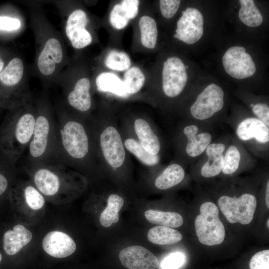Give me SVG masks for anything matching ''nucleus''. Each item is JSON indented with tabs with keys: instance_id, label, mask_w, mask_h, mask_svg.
<instances>
[{
	"instance_id": "4be33fe9",
	"label": "nucleus",
	"mask_w": 269,
	"mask_h": 269,
	"mask_svg": "<svg viewBox=\"0 0 269 269\" xmlns=\"http://www.w3.org/2000/svg\"><path fill=\"white\" fill-rule=\"evenodd\" d=\"M97 90L101 92H108L121 97H127L125 93L122 79L112 71H103L95 78Z\"/></svg>"
},
{
	"instance_id": "4c0bfd02",
	"label": "nucleus",
	"mask_w": 269,
	"mask_h": 269,
	"mask_svg": "<svg viewBox=\"0 0 269 269\" xmlns=\"http://www.w3.org/2000/svg\"><path fill=\"white\" fill-rule=\"evenodd\" d=\"M8 186V178L5 174L0 170V196L3 195L7 191Z\"/></svg>"
},
{
	"instance_id": "ea45409f",
	"label": "nucleus",
	"mask_w": 269,
	"mask_h": 269,
	"mask_svg": "<svg viewBox=\"0 0 269 269\" xmlns=\"http://www.w3.org/2000/svg\"><path fill=\"white\" fill-rule=\"evenodd\" d=\"M4 63L0 56V73L4 69Z\"/></svg>"
},
{
	"instance_id": "72a5a7b5",
	"label": "nucleus",
	"mask_w": 269,
	"mask_h": 269,
	"mask_svg": "<svg viewBox=\"0 0 269 269\" xmlns=\"http://www.w3.org/2000/svg\"><path fill=\"white\" fill-rule=\"evenodd\" d=\"M181 3L179 0H160L159 7L162 15L165 18L173 17L177 13Z\"/></svg>"
},
{
	"instance_id": "f257e3e1",
	"label": "nucleus",
	"mask_w": 269,
	"mask_h": 269,
	"mask_svg": "<svg viewBox=\"0 0 269 269\" xmlns=\"http://www.w3.org/2000/svg\"><path fill=\"white\" fill-rule=\"evenodd\" d=\"M11 110L0 128V152L13 164L21 157L31 140L36 109L32 103Z\"/></svg>"
},
{
	"instance_id": "c85d7f7f",
	"label": "nucleus",
	"mask_w": 269,
	"mask_h": 269,
	"mask_svg": "<svg viewBox=\"0 0 269 269\" xmlns=\"http://www.w3.org/2000/svg\"><path fill=\"white\" fill-rule=\"evenodd\" d=\"M123 142L125 148L135 156L143 164L153 166L159 162L158 154L153 155L149 153L135 139L127 138Z\"/></svg>"
},
{
	"instance_id": "6e6552de",
	"label": "nucleus",
	"mask_w": 269,
	"mask_h": 269,
	"mask_svg": "<svg viewBox=\"0 0 269 269\" xmlns=\"http://www.w3.org/2000/svg\"><path fill=\"white\" fill-rule=\"evenodd\" d=\"M224 91L218 85L211 83L197 97L190 111L192 117L199 121H204L219 112L224 106Z\"/></svg>"
},
{
	"instance_id": "58836bf2",
	"label": "nucleus",
	"mask_w": 269,
	"mask_h": 269,
	"mask_svg": "<svg viewBox=\"0 0 269 269\" xmlns=\"http://www.w3.org/2000/svg\"><path fill=\"white\" fill-rule=\"evenodd\" d=\"M266 205L268 208H269V180H268L266 188Z\"/></svg>"
},
{
	"instance_id": "423d86ee",
	"label": "nucleus",
	"mask_w": 269,
	"mask_h": 269,
	"mask_svg": "<svg viewBox=\"0 0 269 269\" xmlns=\"http://www.w3.org/2000/svg\"><path fill=\"white\" fill-rule=\"evenodd\" d=\"M218 204L230 223L246 225L253 218L257 199L254 195L247 193L238 197L223 195L219 198Z\"/></svg>"
},
{
	"instance_id": "ddd939ff",
	"label": "nucleus",
	"mask_w": 269,
	"mask_h": 269,
	"mask_svg": "<svg viewBox=\"0 0 269 269\" xmlns=\"http://www.w3.org/2000/svg\"><path fill=\"white\" fill-rule=\"evenodd\" d=\"M91 87V81L87 76L76 80L66 95L67 102L73 110L83 114L90 110L92 105Z\"/></svg>"
},
{
	"instance_id": "f3484780",
	"label": "nucleus",
	"mask_w": 269,
	"mask_h": 269,
	"mask_svg": "<svg viewBox=\"0 0 269 269\" xmlns=\"http://www.w3.org/2000/svg\"><path fill=\"white\" fill-rule=\"evenodd\" d=\"M187 142L185 152L192 158L201 155L211 143L212 134L207 131H200L199 127L195 124H189L183 130Z\"/></svg>"
},
{
	"instance_id": "aec40b11",
	"label": "nucleus",
	"mask_w": 269,
	"mask_h": 269,
	"mask_svg": "<svg viewBox=\"0 0 269 269\" xmlns=\"http://www.w3.org/2000/svg\"><path fill=\"white\" fill-rule=\"evenodd\" d=\"M138 42L143 50H153L157 44L158 28L155 20L147 13L141 14L137 20Z\"/></svg>"
},
{
	"instance_id": "2f4dec72",
	"label": "nucleus",
	"mask_w": 269,
	"mask_h": 269,
	"mask_svg": "<svg viewBox=\"0 0 269 269\" xmlns=\"http://www.w3.org/2000/svg\"><path fill=\"white\" fill-rule=\"evenodd\" d=\"M23 194L27 205L34 210L42 208L45 200L38 189L31 185L26 186L23 190Z\"/></svg>"
},
{
	"instance_id": "cd10ccee",
	"label": "nucleus",
	"mask_w": 269,
	"mask_h": 269,
	"mask_svg": "<svg viewBox=\"0 0 269 269\" xmlns=\"http://www.w3.org/2000/svg\"><path fill=\"white\" fill-rule=\"evenodd\" d=\"M124 204L123 199L119 195L112 194L107 200V206L102 211L100 217V222L104 227H109L112 223L119 220V212Z\"/></svg>"
},
{
	"instance_id": "c756f323",
	"label": "nucleus",
	"mask_w": 269,
	"mask_h": 269,
	"mask_svg": "<svg viewBox=\"0 0 269 269\" xmlns=\"http://www.w3.org/2000/svg\"><path fill=\"white\" fill-rule=\"evenodd\" d=\"M108 20L111 27L115 30H122L128 25L131 20L121 0L111 7Z\"/></svg>"
},
{
	"instance_id": "dca6fc26",
	"label": "nucleus",
	"mask_w": 269,
	"mask_h": 269,
	"mask_svg": "<svg viewBox=\"0 0 269 269\" xmlns=\"http://www.w3.org/2000/svg\"><path fill=\"white\" fill-rule=\"evenodd\" d=\"M35 166L36 169L33 181L38 190L47 196L57 194L59 191L60 182L55 166L47 163Z\"/></svg>"
},
{
	"instance_id": "c9c22d12",
	"label": "nucleus",
	"mask_w": 269,
	"mask_h": 269,
	"mask_svg": "<svg viewBox=\"0 0 269 269\" xmlns=\"http://www.w3.org/2000/svg\"><path fill=\"white\" fill-rule=\"evenodd\" d=\"M252 111L258 118L269 127V108L265 103L252 104Z\"/></svg>"
},
{
	"instance_id": "20e7f679",
	"label": "nucleus",
	"mask_w": 269,
	"mask_h": 269,
	"mask_svg": "<svg viewBox=\"0 0 269 269\" xmlns=\"http://www.w3.org/2000/svg\"><path fill=\"white\" fill-rule=\"evenodd\" d=\"M56 122L45 108L36 109L34 129L28 147V158L34 166L50 163L54 147Z\"/></svg>"
},
{
	"instance_id": "1a4fd4ad",
	"label": "nucleus",
	"mask_w": 269,
	"mask_h": 269,
	"mask_svg": "<svg viewBox=\"0 0 269 269\" xmlns=\"http://www.w3.org/2000/svg\"><path fill=\"white\" fill-rule=\"evenodd\" d=\"M188 80L186 66L176 56L168 58L163 63L162 70V89L169 98L179 95L185 87Z\"/></svg>"
},
{
	"instance_id": "a19ab883",
	"label": "nucleus",
	"mask_w": 269,
	"mask_h": 269,
	"mask_svg": "<svg viewBox=\"0 0 269 269\" xmlns=\"http://www.w3.org/2000/svg\"><path fill=\"white\" fill-rule=\"evenodd\" d=\"M2 254L0 253V263L2 261Z\"/></svg>"
},
{
	"instance_id": "b1692460",
	"label": "nucleus",
	"mask_w": 269,
	"mask_h": 269,
	"mask_svg": "<svg viewBox=\"0 0 269 269\" xmlns=\"http://www.w3.org/2000/svg\"><path fill=\"white\" fill-rule=\"evenodd\" d=\"M185 177V171L179 164L173 163L168 165L155 181L156 187L166 190L180 183Z\"/></svg>"
},
{
	"instance_id": "f8f14e48",
	"label": "nucleus",
	"mask_w": 269,
	"mask_h": 269,
	"mask_svg": "<svg viewBox=\"0 0 269 269\" xmlns=\"http://www.w3.org/2000/svg\"><path fill=\"white\" fill-rule=\"evenodd\" d=\"M235 132L242 141L254 140L260 144H267L269 142V127L256 117L242 120L237 125Z\"/></svg>"
},
{
	"instance_id": "a211bd4d",
	"label": "nucleus",
	"mask_w": 269,
	"mask_h": 269,
	"mask_svg": "<svg viewBox=\"0 0 269 269\" xmlns=\"http://www.w3.org/2000/svg\"><path fill=\"white\" fill-rule=\"evenodd\" d=\"M225 145L223 143H211L205 152L207 159L201 167V174L205 178L213 177L219 175L223 166V153Z\"/></svg>"
},
{
	"instance_id": "39448f33",
	"label": "nucleus",
	"mask_w": 269,
	"mask_h": 269,
	"mask_svg": "<svg viewBox=\"0 0 269 269\" xmlns=\"http://www.w3.org/2000/svg\"><path fill=\"white\" fill-rule=\"evenodd\" d=\"M200 212L194 223L199 242L208 246L221 244L225 238V231L219 217L217 207L211 202H206L201 205Z\"/></svg>"
},
{
	"instance_id": "e433bc0d",
	"label": "nucleus",
	"mask_w": 269,
	"mask_h": 269,
	"mask_svg": "<svg viewBox=\"0 0 269 269\" xmlns=\"http://www.w3.org/2000/svg\"><path fill=\"white\" fill-rule=\"evenodd\" d=\"M20 26L21 22L18 19L0 16V30L11 31L18 30Z\"/></svg>"
},
{
	"instance_id": "473e14b6",
	"label": "nucleus",
	"mask_w": 269,
	"mask_h": 269,
	"mask_svg": "<svg viewBox=\"0 0 269 269\" xmlns=\"http://www.w3.org/2000/svg\"><path fill=\"white\" fill-rule=\"evenodd\" d=\"M250 269H269V250H264L255 254L251 259Z\"/></svg>"
},
{
	"instance_id": "a878e982",
	"label": "nucleus",
	"mask_w": 269,
	"mask_h": 269,
	"mask_svg": "<svg viewBox=\"0 0 269 269\" xmlns=\"http://www.w3.org/2000/svg\"><path fill=\"white\" fill-rule=\"evenodd\" d=\"M146 219L150 223L168 227H178L183 223L182 216L176 212L148 210L145 212Z\"/></svg>"
},
{
	"instance_id": "0eeeda50",
	"label": "nucleus",
	"mask_w": 269,
	"mask_h": 269,
	"mask_svg": "<svg viewBox=\"0 0 269 269\" xmlns=\"http://www.w3.org/2000/svg\"><path fill=\"white\" fill-rule=\"evenodd\" d=\"M99 149L105 161L113 168L121 167L126 159L122 138L117 128L109 125L101 131L98 138Z\"/></svg>"
},
{
	"instance_id": "4468645a",
	"label": "nucleus",
	"mask_w": 269,
	"mask_h": 269,
	"mask_svg": "<svg viewBox=\"0 0 269 269\" xmlns=\"http://www.w3.org/2000/svg\"><path fill=\"white\" fill-rule=\"evenodd\" d=\"M42 247L50 256L62 258L73 254L76 250V245L68 234L61 231H53L44 237Z\"/></svg>"
},
{
	"instance_id": "393cba45",
	"label": "nucleus",
	"mask_w": 269,
	"mask_h": 269,
	"mask_svg": "<svg viewBox=\"0 0 269 269\" xmlns=\"http://www.w3.org/2000/svg\"><path fill=\"white\" fill-rule=\"evenodd\" d=\"M147 237L152 243L169 245L180 241L182 239V235L172 228L160 225L151 228L148 231Z\"/></svg>"
},
{
	"instance_id": "7c9ffc66",
	"label": "nucleus",
	"mask_w": 269,
	"mask_h": 269,
	"mask_svg": "<svg viewBox=\"0 0 269 269\" xmlns=\"http://www.w3.org/2000/svg\"><path fill=\"white\" fill-rule=\"evenodd\" d=\"M241 160L240 150L234 144L230 145L223 153V166L222 172L225 175L235 173L239 168Z\"/></svg>"
},
{
	"instance_id": "7ed1b4c3",
	"label": "nucleus",
	"mask_w": 269,
	"mask_h": 269,
	"mask_svg": "<svg viewBox=\"0 0 269 269\" xmlns=\"http://www.w3.org/2000/svg\"><path fill=\"white\" fill-rule=\"evenodd\" d=\"M32 103L23 62L14 58L0 73V108L12 110Z\"/></svg>"
},
{
	"instance_id": "bb28decb",
	"label": "nucleus",
	"mask_w": 269,
	"mask_h": 269,
	"mask_svg": "<svg viewBox=\"0 0 269 269\" xmlns=\"http://www.w3.org/2000/svg\"><path fill=\"white\" fill-rule=\"evenodd\" d=\"M106 68L116 72H125L132 66L129 55L123 51L112 49L108 51L104 58Z\"/></svg>"
},
{
	"instance_id": "f704fd0d",
	"label": "nucleus",
	"mask_w": 269,
	"mask_h": 269,
	"mask_svg": "<svg viewBox=\"0 0 269 269\" xmlns=\"http://www.w3.org/2000/svg\"><path fill=\"white\" fill-rule=\"evenodd\" d=\"M185 261L184 255L180 252H174L166 256L162 261V269H177Z\"/></svg>"
},
{
	"instance_id": "412c9836",
	"label": "nucleus",
	"mask_w": 269,
	"mask_h": 269,
	"mask_svg": "<svg viewBox=\"0 0 269 269\" xmlns=\"http://www.w3.org/2000/svg\"><path fill=\"white\" fill-rule=\"evenodd\" d=\"M134 128L138 142L143 147L151 154H158L160 141L149 123L143 118H137L134 121Z\"/></svg>"
},
{
	"instance_id": "f03ea898",
	"label": "nucleus",
	"mask_w": 269,
	"mask_h": 269,
	"mask_svg": "<svg viewBox=\"0 0 269 269\" xmlns=\"http://www.w3.org/2000/svg\"><path fill=\"white\" fill-rule=\"evenodd\" d=\"M91 139L86 126L78 119L60 116L50 163H84L91 153Z\"/></svg>"
},
{
	"instance_id": "2eb2a0df",
	"label": "nucleus",
	"mask_w": 269,
	"mask_h": 269,
	"mask_svg": "<svg viewBox=\"0 0 269 269\" xmlns=\"http://www.w3.org/2000/svg\"><path fill=\"white\" fill-rule=\"evenodd\" d=\"M63 58V49L60 41L54 37L49 38L38 57L37 67L39 72L44 76L52 75Z\"/></svg>"
},
{
	"instance_id": "9b49d317",
	"label": "nucleus",
	"mask_w": 269,
	"mask_h": 269,
	"mask_svg": "<svg viewBox=\"0 0 269 269\" xmlns=\"http://www.w3.org/2000/svg\"><path fill=\"white\" fill-rule=\"evenodd\" d=\"M123 266L129 269H153L159 261L150 251L141 246H132L122 250L119 255Z\"/></svg>"
},
{
	"instance_id": "6ab92c4d",
	"label": "nucleus",
	"mask_w": 269,
	"mask_h": 269,
	"mask_svg": "<svg viewBox=\"0 0 269 269\" xmlns=\"http://www.w3.org/2000/svg\"><path fill=\"white\" fill-rule=\"evenodd\" d=\"M32 237L30 230L22 225L17 224L12 230H9L4 234L3 246L4 251L8 255H14L29 243Z\"/></svg>"
},
{
	"instance_id": "9d476101",
	"label": "nucleus",
	"mask_w": 269,
	"mask_h": 269,
	"mask_svg": "<svg viewBox=\"0 0 269 269\" xmlns=\"http://www.w3.org/2000/svg\"><path fill=\"white\" fill-rule=\"evenodd\" d=\"M88 23V15L82 9H76L69 15L65 26V33L74 48L83 49L92 43L93 37L87 28Z\"/></svg>"
},
{
	"instance_id": "79ce46f5",
	"label": "nucleus",
	"mask_w": 269,
	"mask_h": 269,
	"mask_svg": "<svg viewBox=\"0 0 269 269\" xmlns=\"http://www.w3.org/2000/svg\"><path fill=\"white\" fill-rule=\"evenodd\" d=\"M267 225L268 228H269V219H268L267 221Z\"/></svg>"
},
{
	"instance_id": "5701e85b",
	"label": "nucleus",
	"mask_w": 269,
	"mask_h": 269,
	"mask_svg": "<svg viewBox=\"0 0 269 269\" xmlns=\"http://www.w3.org/2000/svg\"><path fill=\"white\" fill-rule=\"evenodd\" d=\"M146 75L138 66H132L124 72L122 81L127 96L138 93L146 82Z\"/></svg>"
}]
</instances>
